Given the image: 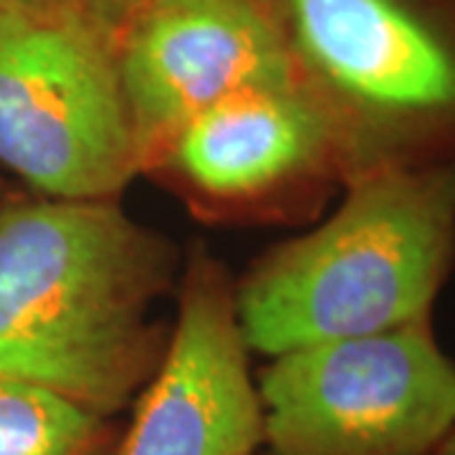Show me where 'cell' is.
<instances>
[{
    "label": "cell",
    "instance_id": "cell-1",
    "mask_svg": "<svg viewBox=\"0 0 455 455\" xmlns=\"http://www.w3.org/2000/svg\"><path fill=\"white\" fill-rule=\"evenodd\" d=\"M172 243L116 200L28 197L0 208V377L114 418L160 367L152 309Z\"/></svg>",
    "mask_w": 455,
    "mask_h": 455
},
{
    "label": "cell",
    "instance_id": "cell-2",
    "mask_svg": "<svg viewBox=\"0 0 455 455\" xmlns=\"http://www.w3.org/2000/svg\"><path fill=\"white\" fill-rule=\"evenodd\" d=\"M455 263V164L347 180L339 208L235 286L245 347L276 357L433 314Z\"/></svg>",
    "mask_w": 455,
    "mask_h": 455
},
{
    "label": "cell",
    "instance_id": "cell-3",
    "mask_svg": "<svg viewBox=\"0 0 455 455\" xmlns=\"http://www.w3.org/2000/svg\"><path fill=\"white\" fill-rule=\"evenodd\" d=\"M334 132L341 180L455 164V0H263Z\"/></svg>",
    "mask_w": 455,
    "mask_h": 455
},
{
    "label": "cell",
    "instance_id": "cell-4",
    "mask_svg": "<svg viewBox=\"0 0 455 455\" xmlns=\"http://www.w3.org/2000/svg\"><path fill=\"white\" fill-rule=\"evenodd\" d=\"M0 167L59 200H116L142 172L116 36L82 0L0 8Z\"/></svg>",
    "mask_w": 455,
    "mask_h": 455
},
{
    "label": "cell",
    "instance_id": "cell-5",
    "mask_svg": "<svg viewBox=\"0 0 455 455\" xmlns=\"http://www.w3.org/2000/svg\"><path fill=\"white\" fill-rule=\"evenodd\" d=\"M268 359L256 390L271 455H433L455 427V362L430 316Z\"/></svg>",
    "mask_w": 455,
    "mask_h": 455
},
{
    "label": "cell",
    "instance_id": "cell-6",
    "mask_svg": "<svg viewBox=\"0 0 455 455\" xmlns=\"http://www.w3.org/2000/svg\"><path fill=\"white\" fill-rule=\"evenodd\" d=\"M116 64L142 172L220 99L299 79L263 0H149L116 33Z\"/></svg>",
    "mask_w": 455,
    "mask_h": 455
},
{
    "label": "cell",
    "instance_id": "cell-7",
    "mask_svg": "<svg viewBox=\"0 0 455 455\" xmlns=\"http://www.w3.org/2000/svg\"><path fill=\"white\" fill-rule=\"evenodd\" d=\"M248 352L235 286L218 260L196 253L163 362L107 455H256L263 415Z\"/></svg>",
    "mask_w": 455,
    "mask_h": 455
},
{
    "label": "cell",
    "instance_id": "cell-8",
    "mask_svg": "<svg viewBox=\"0 0 455 455\" xmlns=\"http://www.w3.org/2000/svg\"><path fill=\"white\" fill-rule=\"evenodd\" d=\"M155 170L215 200L263 196L324 172L341 178L331 124L301 76L220 99L172 137Z\"/></svg>",
    "mask_w": 455,
    "mask_h": 455
},
{
    "label": "cell",
    "instance_id": "cell-9",
    "mask_svg": "<svg viewBox=\"0 0 455 455\" xmlns=\"http://www.w3.org/2000/svg\"><path fill=\"white\" fill-rule=\"evenodd\" d=\"M114 440L112 418L0 377V455H107Z\"/></svg>",
    "mask_w": 455,
    "mask_h": 455
},
{
    "label": "cell",
    "instance_id": "cell-10",
    "mask_svg": "<svg viewBox=\"0 0 455 455\" xmlns=\"http://www.w3.org/2000/svg\"><path fill=\"white\" fill-rule=\"evenodd\" d=\"M82 3L86 5L89 13H94L116 36L127 26V20L140 8H145L149 0H82Z\"/></svg>",
    "mask_w": 455,
    "mask_h": 455
},
{
    "label": "cell",
    "instance_id": "cell-11",
    "mask_svg": "<svg viewBox=\"0 0 455 455\" xmlns=\"http://www.w3.org/2000/svg\"><path fill=\"white\" fill-rule=\"evenodd\" d=\"M433 455H455V427L443 438V443L433 451Z\"/></svg>",
    "mask_w": 455,
    "mask_h": 455
},
{
    "label": "cell",
    "instance_id": "cell-12",
    "mask_svg": "<svg viewBox=\"0 0 455 455\" xmlns=\"http://www.w3.org/2000/svg\"><path fill=\"white\" fill-rule=\"evenodd\" d=\"M13 3H23V0H0V8H5V5H13Z\"/></svg>",
    "mask_w": 455,
    "mask_h": 455
}]
</instances>
